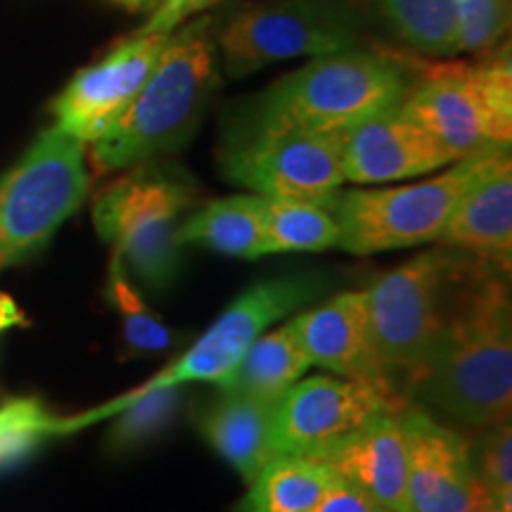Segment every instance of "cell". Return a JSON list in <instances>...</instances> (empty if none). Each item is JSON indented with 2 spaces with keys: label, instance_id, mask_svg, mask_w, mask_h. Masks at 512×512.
<instances>
[{
  "label": "cell",
  "instance_id": "cell-1",
  "mask_svg": "<svg viewBox=\"0 0 512 512\" xmlns=\"http://www.w3.org/2000/svg\"><path fill=\"white\" fill-rule=\"evenodd\" d=\"M403 401L458 432L510 420L512 304L498 275L477 273L453 294L444 328Z\"/></svg>",
  "mask_w": 512,
  "mask_h": 512
},
{
  "label": "cell",
  "instance_id": "cell-2",
  "mask_svg": "<svg viewBox=\"0 0 512 512\" xmlns=\"http://www.w3.org/2000/svg\"><path fill=\"white\" fill-rule=\"evenodd\" d=\"M178 29L126 112L91 143L98 174L157 162L181 150L200 126L219 79L214 19H192Z\"/></svg>",
  "mask_w": 512,
  "mask_h": 512
},
{
  "label": "cell",
  "instance_id": "cell-3",
  "mask_svg": "<svg viewBox=\"0 0 512 512\" xmlns=\"http://www.w3.org/2000/svg\"><path fill=\"white\" fill-rule=\"evenodd\" d=\"M408 81L394 60L356 48L311 57L249 102L228 133H344L401 105Z\"/></svg>",
  "mask_w": 512,
  "mask_h": 512
},
{
  "label": "cell",
  "instance_id": "cell-4",
  "mask_svg": "<svg viewBox=\"0 0 512 512\" xmlns=\"http://www.w3.org/2000/svg\"><path fill=\"white\" fill-rule=\"evenodd\" d=\"M126 171L95 197L93 223L131 278L147 290H166L181 266L178 228L195 202V185L155 162Z\"/></svg>",
  "mask_w": 512,
  "mask_h": 512
},
{
  "label": "cell",
  "instance_id": "cell-5",
  "mask_svg": "<svg viewBox=\"0 0 512 512\" xmlns=\"http://www.w3.org/2000/svg\"><path fill=\"white\" fill-rule=\"evenodd\" d=\"M508 147H484L448 164L439 176L399 188L347 190L332 195L339 249L356 256L432 245L470 185Z\"/></svg>",
  "mask_w": 512,
  "mask_h": 512
},
{
  "label": "cell",
  "instance_id": "cell-6",
  "mask_svg": "<svg viewBox=\"0 0 512 512\" xmlns=\"http://www.w3.org/2000/svg\"><path fill=\"white\" fill-rule=\"evenodd\" d=\"M465 259L448 247L427 249L368 287L373 344L384 375L403 396L444 328Z\"/></svg>",
  "mask_w": 512,
  "mask_h": 512
},
{
  "label": "cell",
  "instance_id": "cell-7",
  "mask_svg": "<svg viewBox=\"0 0 512 512\" xmlns=\"http://www.w3.org/2000/svg\"><path fill=\"white\" fill-rule=\"evenodd\" d=\"M401 110L458 159L484 147H510L512 67L508 50L477 62L420 64V72L408 81Z\"/></svg>",
  "mask_w": 512,
  "mask_h": 512
},
{
  "label": "cell",
  "instance_id": "cell-8",
  "mask_svg": "<svg viewBox=\"0 0 512 512\" xmlns=\"http://www.w3.org/2000/svg\"><path fill=\"white\" fill-rule=\"evenodd\" d=\"M86 143L50 126L0 178V268L43 249L86 200Z\"/></svg>",
  "mask_w": 512,
  "mask_h": 512
},
{
  "label": "cell",
  "instance_id": "cell-9",
  "mask_svg": "<svg viewBox=\"0 0 512 512\" xmlns=\"http://www.w3.org/2000/svg\"><path fill=\"white\" fill-rule=\"evenodd\" d=\"M323 287V278L311 273L285 275L252 285L209 325V330L188 351H183L162 373L138 384L128 394L185 387L192 382H211L219 387L240 366L247 349L275 320L313 302Z\"/></svg>",
  "mask_w": 512,
  "mask_h": 512
},
{
  "label": "cell",
  "instance_id": "cell-10",
  "mask_svg": "<svg viewBox=\"0 0 512 512\" xmlns=\"http://www.w3.org/2000/svg\"><path fill=\"white\" fill-rule=\"evenodd\" d=\"M344 133H226L221 174L261 197L330 200L347 183Z\"/></svg>",
  "mask_w": 512,
  "mask_h": 512
},
{
  "label": "cell",
  "instance_id": "cell-11",
  "mask_svg": "<svg viewBox=\"0 0 512 512\" xmlns=\"http://www.w3.org/2000/svg\"><path fill=\"white\" fill-rule=\"evenodd\" d=\"M233 79L292 57H323L356 48V34L335 8L320 0H273L240 12L216 38Z\"/></svg>",
  "mask_w": 512,
  "mask_h": 512
},
{
  "label": "cell",
  "instance_id": "cell-12",
  "mask_svg": "<svg viewBox=\"0 0 512 512\" xmlns=\"http://www.w3.org/2000/svg\"><path fill=\"white\" fill-rule=\"evenodd\" d=\"M403 396L375 382L339 375H313L294 382L275 401L271 415V451L320 456L349 437L356 427L384 408H401Z\"/></svg>",
  "mask_w": 512,
  "mask_h": 512
},
{
  "label": "cell",
  "instance_id": "cell-13",
  "mask_svg": "<svg viewBox=\"0 0 512 512\" xmlns=\"http://www.w3.org/2000/svg\"><path fill=\"white\" fill-rule=\"evenodd\" d=\"M406 439V512H491L470 441L418 406L399 408Z\"/></svg>",
  "mask_w": 512,
  "mask_h": 512
},
{
  "label": "cell",
  "instance_id": "cell-14",
  "mask_svg": "<svg viewBox=\"0 0 512 512\" xmlns=\"http://www.w3.org/2000/svg\"><path fill=\"white\" fill-rule=\"evenodd\" d=\"M169 36L133 34L83 67L53 102L55 126L91 145L131 105L162 57Z\"/></svg>",
  "mask_w": 512,
  "mask_h": 512
},
{
  "label": "cell",
  "instance_id": "cell-15",
  "mask_svg": "<svg viewBox=\"0 0 512 512\" xmlns=\"http://www.w3.org/2000/svg\"><path fill=\"white\" fill-rule=\"evenodd\" d=\"M458 162L448 147L422 128L401 105L363 119L344 133V181L377 185L418 178Z\"/></svg>",
  "mask_w": 512,
  "mask_h": 512
},
{
  "label": "cell",
  "instance_id": "cell-16",
  "mask_svg": "<svg viewBox=\"0 0 512 512\" xmlns=\"http://www.w3.org/2000/svg\"><path fill=\"white\" fill-rule=\"evenodd\" d=\"M294 325L311 366L332 370V375L349 380L375 382L394 389L384 375L373 344L366 290L337 294L318 309L294 316Z\"/></svg>",
  "mask_w": 512,
  "mask_h": 512
},
{
  "label": "cell",
  "instance_id": "cell-17",
  "mask_svg": "<svg viewBox=\"0 0 512 512\" xmlns=\"http://www.w3.org/2000/svg\"><path fill=\"white\" fill-rule=\"evenodd\" d=\"M332 472L392 512H406V439L399 408H384L320 453Z\"/></svg>",
  "mask_w": 512,
  "mask_h": 512
},
{
  "label": "cell",
  "instance_id": "cell-18",
  "mask_svg": "<svg viewBox=\"0 0 512 512\" xmlns=\"http://www.w3.org/2000/svg\"><path fill=\"white\" fill-rule=\"evenodd\" d=\"M439 245L477 256L510 271L512 259V159L510 147L470 185L448 216Z\"/></svg>",
  "mask_w": 512,
  "mask_h": 512
},
{
  "label": "cell",
  "instance_id": "cell-19",
  "mask_svg": "<svg viewBox=\"0 0 512 512\" xmlns=\"http://www.w3.org/2000/svg\"><path fill=\"white\" fill-rule=\"evenodd\" d=\"M273 401L254 396L221 392L200 415V432L209 446L233 467L245 482H254L261 467L273 458L271 451V415Z\"/></svg>",
  "mask_w": 512,
  "mask_h": 512
},
{
  "label": "cell",
  "instance_id": "cell-20",
  "mask_svg": "<svg viewBox=\"0 0 512 512\" xmlns=\"http://www.w3.org/2000/svg\"><path fill=\"white\" fill-rule=\"evenodd\" d=\"M178 242L181 247L204 245L238 259H261L268 254L264 197L252 192V195H233L204 204L181 223Z\"/></svg>",
  "mask_w": 512,
  "mask_h": 512
},
{
  "label": "cell",
  "instance_id": "cell-21",
  "mask_svg": "<svg viewBox=\"0 0 512 512\" xmlns=\"http://www.w3.org/2000/svg\"><path fill=\"white\" fill-rule=\"evenodd\" d=\"M337 479L323 458L278 453L249 482L233 512H309Z\"/></svg>",
  "mask_w": 512,
  "mask_h": 512
},
{
  "label": "cell",
  "instance_id": "cell-22",
  "mask_svg": "<svg viewBox=\"0 0 512 512\" xmlns=\"http://www.w3.org/2000/svg\"><path fill=\"white\" fill-rule=\"evenodd\" d=\"M311 368L302 339H299L294 318L283 328L264 332L247 354L242 356L240 366L230 373L221 392L254 396L261 401H278L294 382Z\"/></svg>",
  "mask_w": 512,
  "mask_h": 512
},
{
  "label": "cell",
  "instance_id": "cell-23",
  "mask_svg": "<svg viewBox=\"0 0 512 512\" xmlns=\"http://www.w3.org/2000/svg\"><path fill=\"white\" fill-rule=\"evenodd\" d=\"M268 254L323 252L339 245V226L330 200H278L264 197Z\"/></svg>",
  "mask_w": 512,
  "mask_h": 512
},
{
  "label": "cell",
  "instance_id": "cell-24",
  "mask_svg": "<svg viewBox=\"0 0 512 512\" xmlns=\"http://www.w3.org/2000/svg\"><path fill=\"white\" fill-rule=\"evenodd\" d=\"M380 22L422 55H458V29L446 0H366Z\"/></svg>",
  "mask_w": 512,
  "mask_h": 512
},
{
  "label": "cell",
  "instance_id": "cell-25",
  "mask_svg": "<svg viewBox=\"0 0 512 512\" xmlns=\"http://www.w3.org/2000/svg\"><path fill=\"white\" fill-rule=\"evenodd\" d=\"M105 297L112 304V309L119 313L121 332H124L126 344L133 351L157 354V351L171 349L178 342L176 332L147 309L143 294L138 292L126 266L114 252L110 256V268H107Z\"/></svg>",
  "mask_w": 512,
  "mask_h": 512
},
{
  "label": "cell",
  "instance_id": "cell-26",
  "mask_svg": "<svg viewBox=\"0 0 512 512\" xmlns=\"http://www.w3.org/2000/svg\"><path fill=\"white\" fill-rule=\"evenodd\" d=\"M470 441L472 465L491 512H512V425L486 427Z\"/></svg>",
  "mask_w": 512,
  "mask_h": 512
},
{
  "label": "cell",
  "instance_id": "cell-27",
  "mask_svg": "<svg viewBox=\"0 0 512 512\" xmlns=\"http://www.w3.org/2000/svg\"><path fill=\"white\" fill-rule=\"evenodd\" d=\"M456 17L460 53H489L510 29L512 0H446Z\"/></svg>",
  "mask_w": 512,
  "mask_h": 512
},
{
  "label": "cell",
  "instance_id": "cell-28",
  "mask_svg": "<svg viewBox=\"0 0 512 512\" xmlns=\"http://www.w3.org/2000/svg\"><path fill=\"white\" fill-rule=\"evenodd\" d=\"M219 0H162V5L152 12L150 19L138 29V34H174L178 27L190 22V17L200 15Z\"/></svg>",
  "mask_w": 512,
  "mask_h": 512
},
{
  "label": "cell",
  "instance_id": "cell-29",
  "mask_svg": "<svg viewBox=\"0 0 512 512\" xmlns=\"http://www.w3.org/2000/svg\"><path fill=\"white\" fill-rule=\"evenodd\" d=\"M57 420L53 413H48L41 403L34 399H15L0 406V434L17 430V427H43L50 432V437L55 434Z\"/></svg>",
  "mask_w": 512,
  "mask_h": 512
},
{
  "label": "cell",
  "instance_id": "cell-30",
  "mask_svg": "<svg viewBox=\"0 0 512 512\" xmlns=\"http://www.w3.org/2000/svg\"><path fill=\"white\" fill-rule=\"evenodd\" d=\"M309 512H392L373 498L354 489V486L337 479L335 484L320 496V501Z\"/></svg>",
  "mask_w": 512,
  "mask_h": 512
},
{
  "label": "cell",
  "instance_id": "cell-31",
  "mask_svg": "<svg viewBox=\"0 0 512 512\" xmlns=\"http://www.w3.org/2000/svg\"><path fill=\"white\" fill-rule=\"evenodd\" d=\"M48 437L50 432L43 427H17V430L0 434V470L27 458Z\"/></svg>",
  "mask_w": 512,
  "mask_h": 512
},
{
  "label": "cell",
  "instance_id": "cell-32",
  "mask_svg": "<svg viewBox=\"0 0 512 512\" xmlns=\"http://www.w3.org/2000/svg\"><path fill=\"white\" fill-rule=\"evenodd\" d=\"M17 325H27V316L19 309L15 299L8 297L5 292H0V335H3L5 330L17 328Z\"/></svg>",
  "mask_w": 512,
  "mask_h": 512
},
{
  "label": "cell",
  "instance_id": "cell-33",
  "mask_svg": "<svg viewBox=\"0 0 512 512\" xmlns=\"http://www.w3.org/2000/svg\"><path fill=\"white\" fill-rule=\"evenodd\" d=\"M107 3L117 5V8L131 12V15H143V12H155L162 0H107Z\"/></svg>",
  "mask_w": 512,
  "mask_h": 512
}]
</instances>
